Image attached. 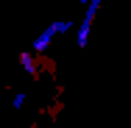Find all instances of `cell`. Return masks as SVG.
<instances>
[{"label": "cell", "instance_id": "6da1fadb", "mask_svg": "<svg viewBox=\"0 0 131 128\" xmlns=\"http://www.w3.org/2000/svg\"><path fill=\"white\" fill-rule=\"evenodd\" d=\"M70 28H73V22H53V25L48 28V31H45V33L36 39V42H34V50L42 53L48 45H50V36H53V33H59V31H70Z\"/></svg>", "mask_w": 131, "mask_h": 128}, {"label": "cell", "instance_id": "7a4b0ae2", "mask_svg": "<svg viewBox=\"0 0 131 128\" xmlns=\"http://www.w3.org/2000/svg\"><path fill=\"white\" fill-rule=\"evenodd\" d=\"M98 3H101V0H92V3H89V8H86V17H84L81 31H78V48H86V36H89V28H92V20H95Z\"/></svg>", "mask_w": 131, "mask_h": 128}, {"label": "cell", "instance_id": "3957f363", "mask_svg": "<svg viewBox=\"0 0 131 128\" xmlns=\"http://www.w3.org/2000/svg\"><path fill=\"white\" fill-rule=\"evenodd\" d=\"M20 61H23V67H25L31 75H36V67H34V61H31V53H23V56H20Z\"/></svg>", "mask_w": 131, "mask_h": 128}]
</instances>
